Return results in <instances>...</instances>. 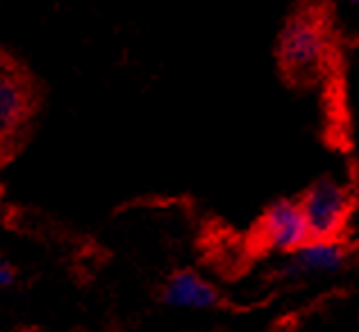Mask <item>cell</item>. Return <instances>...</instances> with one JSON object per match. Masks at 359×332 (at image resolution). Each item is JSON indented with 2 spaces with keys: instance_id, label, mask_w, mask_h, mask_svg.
<instances>
[{
  "instance_id": "obj_1",
  "label": "cell",
  "mask_w": 359,
  "mask_h": 332,
  "mask_svg": "<svg viewBox=\"0 0 359 332\" xmlns=\"http://www.w3.org/2000/svg\"><path fill=\"white\" fill-rule=\"evenodd\" d=\"M278 57L291 78H311L327 60L325 25L311 14L294 16L280 32Z\"/></svg>"
},
{
  "instance_id": "obj_3",
  "label": "cell",
  "mask_w": 359,
  "mask_h": 332,
  "mask_svg": "<svg viewBox=\"0 0 359 332\" xmlns=\"http://www.w3.org/2000/svg\"><path fill=\"white\" fill-rule=\"evenodd\" d=\"M311 239L300 201L273 203L257 223V241L278 253H296Z\"/></svg>"
},
{
  "instance_id": "obj_6",
  "label": "cell",
  "mask_w": 359,
  "mask_h": 332,
  "mask_svg": "<svg viewBox=\"0 0 359 332\" xmlns=\"http://www.w3.org/2000/svg\"><path fill=\"white\" fill-rule=\"evenodd\" d=\"M30 91L12 69L0 66V132H12L27 119Z\"/></svg>"
},
{
  "instance_id": "obj_4",
  "label": "cell",
  "mask_w": 359,
  "mask_h": 332,
  "mask_svg": "<svg viewBox=\"0 0 359 332\" xmlns=\"http://www.w3.org/2000/svg\"><path fill=\"white\" fill-rule=\"evenodd\" d=\"M348 262V251L337 239H309L298 248L285 264L287 278H307V276H327L344 269Z\"/></svg>"
},
{
  "instance_id": "obj_2",
  "label": "cell",
  "mask_w": 359,
  "mask_h": 332,
  "mask_svg": "<svg viewBox=\"0 0 359 332\" xmlns=\"http://www.w3.org/2000/svg\"><path fill=\"white\" fill-rule=\"evenodd\" d=\"M311 239H337L353 214L348 187L334 178H323L307 189L300 201Z\"/></svg>"
},
{
  "instance_id": "obj_8",
  "label": "cell",
  "mask_w": 359,
  "mask_h": 332,
  "mask_svg": "<svg viewBox=\"0 0 359 332\" xmlns=\"http://www.w3.org/2000/svg\"><path fill=\"white\" fill-rule=\"evenodd\" d=\"M346 3H351V5H359V0H346Z\"/></svg>"
},
{
  "instance_id": "obj_7",
  "label": "cell",
  "mask_w": 359,
  "mask_h": 332,
  "mask_svg": "<svg viewBox=\"0 0 359 332\" xmlns=\"http://www.w3.org/2000/svg\"><path fill=\"white\" fill-rule=\"evenodd\" d=\"M14 280V269L7 267L5 262H0V284H9Z\"/></svg>"
},
{
  "instance_id": "obj_5",
  "label": "cell",
  "mask_w": 359,
  "mask_h": 332,
  "mask_svg": "<svg viewBox=\"0 0 359 332\" xmlns=\"http://www.w3.org/2000/svg\"><path fill=\"white\" fill-rule=\"evenodd\" d=\"M162 298L166 305L177 310H210L219 305L221 293L198 273L177 271L168 278Z\"/></svg>"
}]
</instances>
